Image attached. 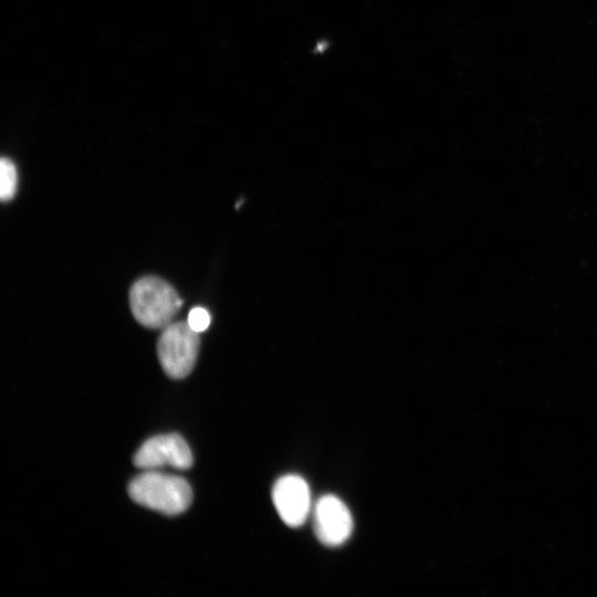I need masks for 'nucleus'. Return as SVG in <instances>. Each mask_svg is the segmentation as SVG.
<instances>
[{
    "label": "nucleus",
    "instance_id": "1",
    "mask_svg": "<svg viewBox=\"0 0 597 597\" xmlns=\"http://www.w3.org/2000/svg\"><path fill=\"white\" fill-rule=\"evenodd\" d=\"M132 500L166 515L185 512L192 500L189 483L181 476L159 470H144L128 485Z\"/></svg>",
    "mask_w": 597,
    "mask_h": 597
},
{
    "label": "nucleus",
    "instance_id": "2",
    "mask_svg": "<svg viewBox=\"0 0 597 597\" xmlns=\"http://www.w3.org/2000/svg\"><path fill=\"white\" fill-rule=\"evenodd\" d=\"M129 304L135 320L140 325L148 328H164L176 316L182 300L163 279L144 276L132 285Z\"/></svg>",
    "mask_w": 597,
    "mask_h": 597
},
{
    "label": "nucleus",
    "instance_id": "3",
    "mask_svg": "<svg viewBox=\"0 0 597 597\" xmlns=\"http://www.w3.org/2000/svg\"><path fill=\"white\" fill-rule=\"evenodd\" d=\"M199 345V333L187 322H175L164 327L157 354L166 375L175 379L187 377L196 365Z\"/></svg>",
    "mask_w": 597,
    "mask_h": 597
},
{
    "label": "nucleus",
    "instance_id": "4",
    "mask_svg": "<svg viewBox=\"0 0 597 597\" xmlns=\"http://www.w3.org/2000/svg\"><path fill=\"white\" fill-rule=\"evenodd\" d=\"M311 515L315 535L326 546H339L353 533V515L347 505L334 494H324L317 499Z\"/></svg>",
    "mask_w": 597,
    "mask_h": 597
},
{
    "label": "nucleus",
    "instance_id": "5",
    "mask_svg": "<svg viewBox=\"0 0 597 597\" xmlns=\"http://www.w3.org/2000/svg\"><path fill=\"white\" fill-rule=\"evenodd\" d=\"M192 462L189 446L177 433L159 434L148 439L134 457L135 465L142 470H159L165 467L186 470Z\"/></svg>",
    "mask_w": 597,
    "mask_h": 597
},
{
    "label": "nucleus",
    "instance_id": "6",
    "mask_svg": "<svg viewBox=\"0 0 597 597\" xmlns=\"http://www.w3.org/2000/svg\"><path fill=\"white\" fill-rule=\"evenodd\" d=\"M272 501L281 520L291 527L302 526L314 504L306 480L293 473L284 474L275 481Z\"/></svg>",
    "mask_w": 597,
    "mask_h": 597
},
{
    "label": "nucleus",
    "instance_id": "7",
    "mask_svg": "<svg viewBox=\"0 0 597 597\" xmlns=\"http://www.w3.org/2000/svg\"><path fill=\"white\" fill-rule=\"evenodd\" d=\"M18 186V174L14 164L3 157L0 161V198L2 201L11 200Z\"/></svg>",
    "mask_w": 597,
    "mask_h": 597
},
{
    "label": "nucleus",
    "instance_id": "8",
    "mask_svg": "<svg viewBox=\"0 0 597 597\" xmlns=\"http://www.w3.org/2000/svg\"><path fill=\"white\" fill-rule=\"evenodd\" d=\"M187 323L193 331L201 333L210 325V314L203 307H193L188 314Z\"/></svg>",
    "mask_w": 597,
    "mask_h": 597
}]
</instances>
